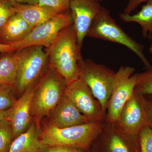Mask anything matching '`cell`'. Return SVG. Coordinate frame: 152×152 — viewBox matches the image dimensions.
Returning a JSON list of instances; mask_svg holds the SVG:
<instances>
[{
	"label": "cell",
	"instance_id": "9",
	"mask_svg": "<svg viewBox=\"0 0 152 152\" xmlns=\"http://www.w3.org/2000/svg\"><path fill=\"white\" fill-rule=\"evenodd\" d=\"M73 23L70 10L58 14L50 20L34 28L23 40L12 44L14 51H17L32 46L48 48L53 43L61 31Z\"/></svg>",
	"mask_w": 152,
	"mask_h": 152
},
{
	"label": "cell",
	"instance_id": "27",
	"mask_svg": "<svg viewBox=\"0 0 152 152\" xmlns=\"http://www.w3.org/2000/svg\"><path fill=\"white\" fill-rule=\"evenodd\" d=\"M151 1L152 0H128L127 4L124 10V12L130 14L142 3Z\"/></svg>",
	"mask_w": 152,
	"mask_h": 152
},
{
	"label": "cell",
	"instance_id": "10",
	"mask_svg": "<svg viewBox=\"0 0 152 152\" xmlns=\"http://www.w3.org/2000/svg\"><path fill=\"white\" fill-rule=\"evenodd\" d=\"M64 94L70 99L90 123L105 121L106 112L94 97L89 88L80 79L67 86Z\"/></svg>",
	"mask_w": 152,
	"mask_h": 152
},
{
	"label": "cell",
	"instance_id": "23",
	"mask_svg": "<svg viewBox=\"0 0 152 152\" xmlns=\"http://www.w3.org/2000/svg\"><path fill=\"white\" fill-rule=\"evenodd\" d=\"M72 0H39V4L46 7L57 14L70 10Z\"/></svg>",
	"mask_w": 152,
	"mask_h": 152
},
{
	"label": "cell",
	"instance_id": "33",
	"mask_svg": "<svg viewBox=\"0 0 152 152\" xmlns=\"http://www.w3.org/2000/svg\"><path fill=\"white\" fill-rule=\"evenodd\" d=\"M98 1H99L100 2H102L103 1H104V0H98Z\"/></svg>",
	"mask_w": 152,
	"mask_h": 152
},
{
	"label": "cell",
	"instance_id": "28",
	"mask_svg": "<svg viewBox=\"0 0 152 152\" xmlns=\"http://www.w3.org/2000/svg\"><path fill=\"white\" fill-rule=\"evenodd\" d=\"M149 98H146L145 109L148 125L152 128V95H148Z\"/></svg>",
	"mask_w": 152,
	"mask_h": 152
},
{
	"label": "cell",
	"instance_id": "12",
	"mask_svg": "<svg viewBox=\"0 0 152 152\" xmlns=\"http://www.w3.org/2000/svg\"><path fill=\"white\" fill-rule=\"evenodd\" d=\"M102 7L98 0L71 1L70 10L73 25L77 34L78 44L81 48L84 40Z\"/></svg>",
	"mask_w": 152,
	"mask_h": 152
},
{
	"label": "cell",
	"instance_id": "16",
	"mask_svg": "<svg viewBox=\"0 0 152 152\" xmlns=\"http://www.w3.org/2000/svg\"><path fill=\"white\" fill-rule=\"evenodd\" d=\"M42 130L32 122L25 132L14 139L8 152H40L46 146L41 142Z\"/></svg>",
	"mask_w": 152,
	"mask_h": 152
},
{
	"label": "cell",
	"instance_id": "8",
	"mask_svg": "<svg viewBox=\"0 0 152 152\" xmlns=\"http://www.w3.org/2000/svg\"><path fill=\"white\" fill-rule=\"evenodd\" d=\"M135 69L129 66H122L116 72L113 88L108 102L105 121L115 123L126 101L134 93L137 78L134 74Z\"/></svg>",
	"mask_w": 152,
	"mask_h": 152
},
{
	"label": "cell",
	"instance_id": "26",
	"mask_svg": "<svg viewBox=\"0 0 152 152\" xmlns=\"http://www.w3.org/2000/svg\"><path fill=\"white\" fill-rule=\"evenodd\" d=\"M40 152H91L90 151L66 146H56L46 147Z\"/></svg>",
	"mask_w": 152,
	"mask_h": 152
},
{
	"label": "cell",
	"instance_id": "2",
	"mask_svg": "<svg viewBox=\"0 0 152 152\" xmlns=\"http://www.w3.org/2000/svg\"><path fill=\"white\" fill-rule=\"evenodd\" d=\"M66 83L53 68L48 66L36 84L31 113L32 119L38 128L45 117H48L64 94Z\"/></svg>",
	"mask_w": 152,
	"mask_h": 152
},
{
	"label": "cell",
	"instance_id": "22",
	"mask_svg": "<svg viewBox=\"0 0 152 152\" xmlns=\"http://www.w3.org/2000/svg\"><path fill=\"white\" fill-rule=\"evenodd\" d=\"M15 89L13 86H0V112L7 110L10 108L16 99Z\"/></svg>",
	"mask_w": 152,
	"mask_h": 152
},
{
	"label": "cell",
	"instance_id": "11",
	"mask_svg": "<svg viewBox=\"0 0 152 152\" xmlns=\"http://www.w3.org/2000/svg\"><path fill=\"white\" fill-rule=\"evenodd\" d=\"M144 95L134 93L126 101L115 122L123 132L130 136H138L141 130L148 125Z\"/></svg>",
	"mask_w": 152,
	"mask_h": 152
},
{
	"label": "cell",
	"instance_id": "14",
	"mask_svg": "<svg viewBox=\"0 0 152 152\" xmlns=\"http://www.w3.org/2000/svg\"><path fill=\"white\" fill-rule=\"evenodd\" d=\"M48 117V124L60 129L90 123L64 94Z\"/></svg>",
	"mask_w": 152,
	"mask_h": 152
},
{
	"label": "cell",
	"instance_id": "5",
	"mask_svg": "<svg viewBox=\"0 0 152 152\" xmlns=\"http://www.w3.org/2000/svg\"><path fill=\"white\" fill-rule=\"evenodd\" d=\"M17 69L15 88L20 96L36 83L49 66L46 52L41 46H32L17 51Z\"/></svg>",
	"mask_w": 152,
	"mask_h": 152
},
{
	"label": "cell",
	"instance_id": "24",
	"mask_svg": "<svg viewBox=\"0 0 152 152\" xmlns=\"http://www.w3.org/2000/svg\"><path fill=\"white\" fill-rule=\"evenodd\" d=\"M140 152H152V128L149 125L145 126L139 134Z\"/></svg>",
	"mask_w": 152,
	"mask_h": 152
},
{
	"label": "cell",
	"instance_id": "3",
	"mask_svg": "<svg viewBox=\"0 0 152 152\" xmlns=\"http://www.w3.org/2000/svg\"><path fill=\"white\" fill-rule=\"evenodd\" d=\"M103 122L89 123L61 129L48 124L42 130L41 142L46 147L62 146L90 151Z\"/></svg>",
	"mask_w": 152,
	"mask_h": 152
},
{
	"label": "cell",
	"instance_id": "21",
	"mask_svg": "<svg viewBox=\"0 0 152 152\" xmlns=\"http://www.w3.org/2000/svg\"><path fill=\"white\" fill-rule=\"evenodd\" d=\"M14 140L13 129L9 120L0 121V152H8Z\"/></svg>",
	"mask_w": 152,
	"mask_h": 152
},
{
	"label": "cell",
	"instance_id": "19",
	"mask_svg": "<svg viewBox=\"0 0 152 152\" xmlns=\"http://www.w3.org/2000/svg\"><path fill=\"white\" fill-rule=\"evenodd\" d=\"M17 69V52L0 55V86H15Z\"/></svg>",
	"mask_w": 152,
	"mask_h": 152
},
{
	"label": "cell",
	"instance_id": "1",
	"mask_svg": "<svg viewBox=\"0 0 152 152\" xmlns=\"http://www.w3.org/2000/svg\"><path fill=\"white\" fill-rule=\"evenodd\" d=\"M81 50L73 24L61 31L46 48L49 66L62 76L67 86L79 79V63L83 59Z\"/></svg>",
	"mask_w": 152,
	"mask_h": 152
},
{
	"label": "cell",
	"instance_id": "7",
	"mask_svg": "<svg viewBox=\"0 0 152 152\" xmlns=\"http://www.w3.org/2000/svg\"><path fill=\"white\" fill-rule=\"evenodd\" d=\"M90 151L140 152L139 135H129L122 132L115 123L104 121Z\"/></svg>",
	"mask_w": 152,
	"mask_h": 152
},
{
	"label": "cell",
	"instance_id": "31",
	"mask_svg": "<svg viewBox=\"0 0 152 152\" xmlns=\"http://www.w3.org/2000/svg\"><path fill=\"white\" fill-rule=\"evenodd\" d=\"M9 109L7 110L0 112V121L4 119H7L8 115Z\"/></svg>",
	"mask_w": 152,
	"mask_h": 152
},
{
	"label": "cell",
	"instance_id": "32",
	"mask_svg": "<svg viewBox=\"0 0 152 152\" xmlns=\"http://www.w3.org/2000/svg\"><path fill=\"white\" fill-rule=\"evenodd\" d=\"M149 51L150 53L152 54V42L150 45L149 48Z\"/></svg>",
	"mask_w": 152,
	"mask_h": 152
},
{
	"label": "cell",
	"instance_id": "29",
	"mask_svg": "<svg viewBox=\"0 0 152 152\" xmlns=\"http://www.w3.org/2000/svg\"><path fill=\"white\" fill-rule=\"evenodd\" d=\"M11 52H15L12 44L5 45L0 43V53H4Z\"/></svg>",
	"mask_w": 152,
	"mask_h": 152
},
{
	"label": "cell",
	"instance_id": "4",
	"mask_svg": "<svg viewBox=\"0 0 152 152\" xmlns=\"http://www.w3.org/2000/svg\"><path fill=\"white\" fill-rule=\"evenodd\" d=\"M87 36L123 45L140 59L146 69L152 68L144 54L143 45L136 42L125 32L112 18L109 10L103 6L94 20Z\"/></svg>",
	"mask_w": 152,
	"mask_h": 152
},
{
	"label": "cell",
	"instance_id": "15",
	"mask_svg": "<svg viewBox=\"0 0 152 152\" xmlns=\"http://www.w3.org/2000/svg\"><path fill=\"white\" fill-rule=\"evenodd\" d=\"M33 28L16 13L0 30V43L9 45L21 41Z\"/></svg>",
	"mask_w": 152,
	"mask_h": 152
},
{
	"label": "cell",
	"instance_id": "17",
	"mask_svg": "<svg viewBox=\"0 0 152 152\" xmlns=\"http://www.w3.org/2000/svg\"><path fill=\"white\" fill-rule=\"evenodd\" d=\"M14 10L32 27L48 22L58 14L38 4H12Z\"/></svg>",
	"mask_w": 152,
	"mask_h": 152
},
{
	"label": "cell",
	"instance_id": "25",
	"mask_svg": "<svg viewBox=\"0 0 152 152\" xmlns=\"http://www.w3.org/2000/svg\"><path fill=\"white\" fill-rule=\"evenodd\" d=\"M15 14L12 3L6 0H0V30Z\"/></svg>",
	"mask_w": 152,
	"mask_h": 152
},
{
	"label": "cell",
	"instance_id": "6",
	"mask_svg": "<svg viewBox=\"0 0 152 152\" xmlns=\"http://www.w3.org/2000/svg\"><path fill=\"white\" fill-rule=\"evenodd\" d=\"M79 79L89 88L94 97L107 111L113 88L116 72L93 60L82 59L79 63Z\"/></svg>",
	"mask_w": 152,
	"mask_h": 152
},
{
	"label": "cell",
	"instance_id": "30",
	"mask_svg": "<svg viewBox=\"0 0 152 152\" xmlns=\"http://www.w3.org/2000/svg\"><path fill=\"white\" fill-rule=\"evenodd\" d=\"M12 4H38L39 0H6Z\"/></svg>",
	"mask_w": 152,
	"mask_h": 152
},
{
	"label": "cell",
	"instance_id": "13",
	"mask_svg": "<svg viewBox=\"0 0 152 152\" xmlns=\"http://www.w3.org/2000/svg\"><path fill=\"white\" fill-rule=\"evenodd\" d=\"M37 81L29 87L9 109L7 119L12 126L14 140L27 130L33 121L31 104Z\"/></svg>",
	"mask_w": 152,
	"mask_h": 152
},
{
	"label": "cell",
	"instance_id": "18",
	"mask_svg": "<svg viewBox=\"0 0 152 152\" xmlns=\"http://www.w3.org/2000/svg\"><path fill=\"white\" fill-rule=\"evenodd\" d=\"M120 18L127 23L134 22L140 25L142 28L143 37L151 38L152 34V1L147 2L141 10L134 15L121 13Z\"/></svg>",
	"mask_w": 152,
	"mask_h": 152
},
{
	"label": "cell",
	"instance_id": "20",
	"mask_svg": "<svg viewBox=\"0 0 152 152\" xmlns=\"http://www.w3.org/2000/svg\"><path fill=\"white\" fill-rule=\"evenodd\" d=\"M134 74L137 78L134 93L144 96L152 95V68Z\"/></svg>",
	"mask_w": 152,
	"mask_h": 152
}]
</instances>
